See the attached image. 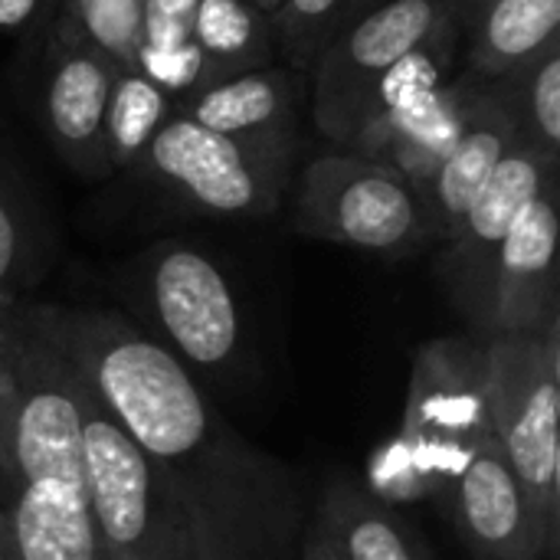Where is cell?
<instances>
[{"label":"cell","mask_w":560,"mask_h":560,"mask_svg":"<svg viewBox=\"0 0 560 560\" xmlns=\"http://www.w3.org/2000/svg\"><path fill=\"white\" fill-rule=\"evenodd\" d=\"M377 3H384V0H351V10H348V20H345V26H348L351 20H358V16H364L368 10H374Z\"/></svg>","instance_id":"4dcf8cb0"},{"label":"cell","mask_w":560,"mask_h":560,"mask_svg":"<svg viewBox=\"0 0 560 560\" xmlns=\"http://www.w3.org/2000/svg\"><path fill=\"white\" fill-rule=\"evenodd\" d=\"M118 66L79 39L69 26L59 30L49 82H46V125L59 154L89 177L108 167L105 161V108Z\"/></svg>","instance_id":"5bb4252c"},{"label":"cell","mask_w":560,"mask_h":560,"mask_svg":"<svg viewBox=\"0 0 560 560\" xmlns=\"http://www.w3.org/2000/svg\"><path fill=\"white\" fill-rule=\"evenodd\" d=\"M148 259V302L174 354L200 368L226 364L240 345V308L223 269L177 243Z\"/></svg>","instance_id":"30bf717a"},{"label":"cell","mask_w":560,"mask_h":560,"mask_svg":"<svg viewBox=\"0 0 560 560\" xmlns=\"http://www.w3.org/2000/svg\"><path fill=\"white\" fill-rule=\"evenodd\" d=\"M558 184L545 187L509 230L492 276L486 335L538 331L558 315Z\"/></svg>","instance_id":"7c38bea8"},{"label":"cell","mask_w":560,"mask_h":560,"mask_svg":"<svg viewBox=\"0 0 560 560\" xmlns=\"http://www.w3.org/2000/svg\"><path fill=\"white\" fill-rule=\"evenodd\" d=\"M98 560H135V558H125V555H115V551H108V548H98Z\"/></svg>","instance_id":"e575fe53"},{"label":"cell","mask_w":560,"mask_h":560,"mask_svg":"<svg viewBox=\"0 0 560 560\" xmlns=\"http://www.w3.org/2000/svg\"><path fill=\"white\" fill-rule=\"evenodd\" d=\"M469 72L502 79L560 36V0H492L469 23Z\"/></svg>","instance_id":"ac0fdd59"},{"label":"cell","mask_w":560,"mask_h":560,"mask_svg":"<svg viewBox=\"0 0 560 560\" xmlns=\"http://www.w3.org/2000/svg\"><path fill=\"white\" fill-rule=\"evenodd\" d=\"M82 394V469L98 548L135 560H194L144 453L95 404L85 384Z\"/></svg>","instance_id":"8992f818"},{"label":"cell","mask_w":560,"mask_h":560,"mask_svg":"<svg viewBox=\"0 0 560 560\" xmlns=\"http://www.w3.org/2000/svg\"><path fill=\"white\" fill-rule=\"evenodd\" d=\"M479 85L482 79L472 72L453 75L446 85H440L417 105L390 118H381L374 125H364L341 151L394 167L397 174L407 177V184L420 197L427 184L433 180V174L459 144L469 125Z\"/></svg>","instance_id":"4fadbf2b"},{"label":"cell","mask_w":560,"mask_h":560,"mask_svg":"<svg viewBox=\"0 0 560 560\" xmlns=\"http://www.w3.org/2000/svg\"><path fill=\"white\" fill-rule=\"evenodd\" d=\"M3 318H10V295L7 292H0V322Z\"/></svg>","instance_id":"836d02e7"},{"label":"cell","mask_w":560,"mask_h":560,"mask_svg":"<svg viewBox=\"0 0 560 560\" xmlns=\"http://www.w3.org/2000/svg\"><path fill=\"white\" fill-rule=\"evenodd\" d=\"M318 528L345 560H427L397 512L351 482H335L325 492Z\"/></svg>","instance_id":"e0dca14e"},{"label":"cell","mask_w":560,"mask_h":560,"mask_svg":"<svg viewBox=\"0 0 560 560\" xmlns=\"http://www.w3.org/2000/svg\"><path fill=\"white\" fill-rule=\"evenodd\" d=\"M171 118V95L148 82L138 69H118L105 108V161L108 167L141 164L148 144Z\"/></svg>","instance_id":"7402d4cb"},{"label":"cell","mask_w":560,"mask_h":560,"mask_svg":"<svg viewBox=\"0 0 560 560\" xmlns=\"http://www.w3.org/2000/svg\"><path fill=\"white\" fill-rule=\"evenodd\" d=\"M66 26L118 69H135L144 36V0H69Z\"/></svg>","instance_id":"603a6c76"},{"label":"cell","mask_w":560,"mask_h":560,"mask_svg":"<svg viewBox=\"0 0 560 560\" xmlns=\"http://www.w3.org/2000/svg\"><path fill=\"white\" fill-rule=\"evenodd\" d=\"M246 3H253V7H259V10H266V13H276L282 0H246Z\"/></svg>","instance_id":"d6a6232c"},{"label":"cell","mask_w":560,"mask_h":560,"mask_svg":"<svg viewBox=\"0 0 560 560\" xmlns=\"http://www.w3.org/2000/svg\"><path fill=\"white\" fill-rule=\"evenodd\" d=\"M95 404L151 463L194 560H299L295 476L240 436L187 364L118 315L33 312Z\"/></svg>","instance_id":"6da1fadb"},{"label":"cell","mask_w":560,"mask_h":560,"mask_svg":"<svg viewBox=\"0 0 560 560\" xmlns=\"http://www.w3.org/2000/svg\"><path fill=\"white\" fill-rule=\"evenodd\" d=\"M446 499L453 502L456 522L479 558L545 560L558 548L492 433L456 476Z\"/></svg>","instance_id":"8fae6325"},{"label":"cell","mask_w":560,"mask_h":560,"mask_svg":"<svg viewBox=\"0 0 560 560\" xmlns=\"http://www.w3.org/2000/svg\"><path fill=\"white\" fill-rule=\"evenodd\" d=\"M295 158V135L236 138L171 115L141 164L161 187L213 217H269L279 210Z\"/></svg>","instance_id":"5b68a950"},{"label":"cell","mask_w":560,"mask_h":560,"mask_svg":"<svg viewBox=\"0 0 560 560\" xmlns=\"http://www.w3.org/2000/svg\"><path fill=\"white\" fill-rule=\"evenodd\" d=\"M82 381L36 315L0 322V515L16 560H98Z\"/></svg>","instance_id":"7a4b0ae2"},{"label":"cell","mask_w":560,"mask_h":560,"mask_svg":"<svg viewBox=\"0 0 560 560\" xmlns=\"http://www.w3.org/2000/svg\"><path fill=\"white\" fill-rule=\"evenodd\" d=\"M489 89L512 112L525 144L560 158V36L502 79H489Z\"/></svg>","instance_id":"44dd1931"},{"label":"cell","mask_w":560,"mask_h":560,"mask_svg":"<svg viewBox=\"0 0 560 560\" xmlns=\"http://www.w3.org/2000/svg\"><path fill=\"white\" fill-rule=\"evenodd\" d=\"M135 69L154 82L164 95H187L203 89V56L194 39L180 43H141Z\"/></svg>","instance_id":"d4e9b609"},{"label":"cell","mask_w":560,"mask_h":560,"mask_svg":"<svg viewBox=\"0 0 560 560\" xmlns=\"http://www.w3.org/2000/svg\"><path fill=\"white\" fill-rule=\"evenodd\" d=\"M295 230L368 253H410L430 240L420 197L407 177L351 151L318 154L305 164Z\"/></svg>","instance_id":"52a82bcc"},{"label":"cell","mask_w":560,"mask_h":560,"mask_svg":"<svg viewBox=\"0 0 560 560\" xmlns=\"http://www.w3.org/2000/svg\"><path fill=\"white\" fill-rule=\"evenodd\" d=\"M39 0H0V33H16L30 23Z\"/></svg>","instance_id":"83f0119b"},{"label":"cell","mask_w":560,"mask_h":560,"mask_svg":"<svg viewBox=\"0 0 560 560\" xmlns=\"http://www.w3.org/2000/svg\"><path fill=\"white\" fill-rule=\"evenodd\" d=\"M299 560H345L338 555V548L328 541V535L315 525V532H308L302 538V551H299Z\"/></svg>","instance_id":"f1b7e54d"},{"label":"cell","mask_w":560,"mask_h":560,"mask_svg":"<svg viewBox=\"0 0 560 560\" xmlns=\"http://www.w3.org/2000/svg\"><path fill=\"white\" fill-rule=\"evenodd\" d=\"M190 39L203 56V85H210L249 69H262L272 59L276 23L272 13L246 0H200Z\"/></svg>","instance_id":"d6986e66"},{"label":"cell","mask_w":560,"mask_h":560,"mask_svg":"<svg viewBox=\"0 0 560 560\" xmlns=\"http://www.w3.org/2000/svg\"><path fill=\"white\" fill-rule=\"evenodd\" d=\"M456 39L459 36H450V39H436V43H427L413 52H407L397 66H390L374 85H368L361 92V98L354 102V108L348 112L345 118V128H341V138H338V148H348V141L364 128V125H374L381 118H390L410 105H417L420 98H427L430 92H436L440 85H446L453 75V66H456Z\"/></svg>","instance_id":"ffe728a7"},{"label":"cell","mask_w":560,"mask_h":560,"mask_svg":"<svg viewBox=\"0 0 560 560\" xmlns=\"http://www.w3.org/2000/svg\"><path fill=\"white\" fill-rule=\"evenodd\" d=\"M302 102V72L295 69H249L197 92L171 98V115L190 118L210 131L236 138L295 135Z\"/></svg>","instance_id":"2e32d148"},{"label":"cell","mask_w":560,"mask_h":560,"mask_svg":"<svg viewBox=\"0 0 560 560\" xmlns=\"http://www.w3.org/2000/svg\"><path fill=\"white\" fill-rule=\"evenodd\" d=\"M351 0H282L272 13L276 46L285 52L295 72L308 75L318 52L345 26Z\"/></svg>","instance_id":"cb8c5ba5"},{"label":"cell","mask_w":560,"mask_h":560,"mask_svg":"<svg viewBox=\"0 0 560 560\" xmlns=\"http://www.w3.org/2000/svg\"><path fill=\"white\" fill-rule=\"evenodd\" d=\"M518 144H522V131L512 112L499 102L489 82H482L459 144L453 148V154L443 161V167L433 174V180L420 194L430 240H443V243L453 240L469 203L479 197V190L486 187L492 171L502 164V158Z\"/></svg>","instance_id":"9a60e30c"},{"label":"cell","mask_w":560,"mask_h":560,"mask_svg":"<svg viewBox=\"0 0 560 560\" xmlns=\"http://www.w3.org/2000/svg\"><path fill=\"white\" fill-rule=\"evenodd\" d=\"M560 158L541 154L532 144L512 148L502 164L492 171L479 197L469 203L463 223L450 240V253L443 262V276L456 305L466 318L482 328L489 325V302H492V276L499 249L522 217V210L551 184H558Z\"/></svg>","instance_id":"9c48e42d"},{"label":"cell","mask_w":560,"mask_h":560,"mask_svg":"<svg viewBox=\"0 0 560 560\" xmlns=\"http://www.w3.org/2000/svg\"><path fill=\"white\" fill-rule=\"evenodd\" d=\"M0 560H16L10 551V541H7V525H3V515H0Z\"/></svg>","instance_id":"1f68e13d"},{"label":"cell","mask_w":560,"mask_h":560,"mask_svg":"<svg viewBox=\"0 0 560 560\" xmlns=\"http://www.w3.org/2000/svg\"><path fill=\"white\" fill-rule=\"evenodd\" d=\"M20 262H23V236H20L16 217L0 200V292H7L10 282L16 279Z\"/></svg>","instance_id":"4316f807"},{"label":"cell","mask_w":560,"mask_h":560,"mask_svg":"<svg viewBox=\"0 0 560 560\" xmlns=\"http://www.w3.org/2000/svg\"><path fill=\"white\" fill-rule=\"evenodd\" d=\"M197 3L200 0H144V36H141V43L190 39Z\"/></svg>","instance_id":"484cf974"},{"label":"cell","mask_w":560,"mask_h":560,"mask_svg":"<svg viewBox=\"0 0 560 560\" xmlns=\"http://www.w3.org/2000/svg\"><path fill=\"white\" fill-rule=\"evenodd\" d=\"M446 0H384L341 26L312 66L315 125L338 144L354 102L407 52L459 36Z\"/></svg>","instance_id":"ba28073f"},{"label":"cell","mask_w":560,"mask_h":560,"mask_svg":"<svg viewBox=\"0 0 560 560\" xmlns=\"http://www.w3.org/2000/svg\"><path fill=\"white\" fill-rule=\"evenodd\" d=\"M489 433L486 351L433 341L417 354L400 430L371 456L368 492L390 509L446 499Z\"/></svg>","instance_id":"3957f363"},{"label":"cell","mask_w":560,"mask_h":560,"mask_svg":"<svg viewBox=\"0 0 560 560\" xmlns=\"http://www.w3.org/2000/svg\"><path fill=\"white\" fill-rule=\"evenodd\" d=\"M489 3H492V0H446V7H450V13H453V20H456L459 30L469 26Z\"/></svg>","instance_id":"f546056e"},{"label":"cell","mask_w":560,"mask_h":560,"mask_svg":"<svg viewBox=\"0 0 560 560\" xmlns=\"http://www.w3.org/2000/svg\"><path fill=\"white\" fill-rule=\"evenodd\" d=\"M486 351V407L518 482L558 541L560 528V318L538 331L492 335Z\"/></svg>","instance_id":"277c9868"}]
</instances>
